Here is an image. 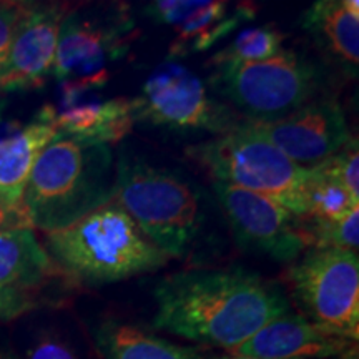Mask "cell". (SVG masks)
Returning a JSON list of instances; mask_svg holds the SVG:
<instances>
[{
    "label": "cell",
    "mask_w": 359,
    "mask_h": 359,
    "mask_svg": "<svg viewBox=\"0 0 359 359\" xmlns=\"http://www.w3.org/2000/svg\"><path fill=\"white\" fill-rule=\"evenodd\" d=\"M285 42V34L275 25L255 27L246 29L238 37L222 48L210 60V65L217 67L235 65V64H253V62L268 60L280 53Z\"/></svg>",
    "instance_id": "20"
},
{
    "label": "cell",
    "mask_w": 359,
    "mask_h": 359,
    "mask_svg": "<svg viewBox=\"0 0 359 359\" xmlns=\"http://www.w3.org/2000/svg\"><path fill=\"white\" fill-rule=\"evenodd\" d=\"M115 155L107 143L57 132L30 173L19 215L32 230H65L114 201Z\"/></svg>",
    "instance_id": "3"
},
{
    "label": "cell",
    "mask_w": 359,
    "mask_h": 359,
    "mask_svg": "<svg viewBox=\"0 0 359 359\" xmlns=\"http://www.w3.org/2000/svg\"><path fill=\"white\" fill-rule=\"evenodd\" d=\"M303 316L336 336L358 341L359 259L356 251L309 248L288 273Z\"/></svg>",
    "instance_id": "8"
},
{
    "label": "cell",
    "mask_w": 359,
    "mask_h": 359,
    "mask_svg": "<svg viewBox=\"0 0 359 359\" xmlns=\"http://www.w3.org/2000/svg\"><path fill=\"white\" fill-rule=\"evenodd\" d=\"M130 102L135 123L168 132H206L217 137L245 123L243 116L215 97L206 82L183 69L150 77L140 95Z\"/></svg>",
    "instance_id": "9"
},
{
    "label": "cell",
    "mask_w": 359,
    "mask_h": 359,
    "mask_svg": "<svg viewBox=\"0 0 359 359\" xmlns=\"http://www.w3.org/2000/svg\"><path fill=\"white\" fill-rule=\"evenodd\" d=\"M67 13L64 4L25 2L8 58L0 70V92L39 87L52 75Z\"/></svg>",
    "instance_id": "12"
},
{
    "label": "cell",
    "mask_w": 359,
    "mask_h": 359,
    "mask_svg": "<svg viewBox=\"0 0 359 359\" xmlns=\"http://www.w3.org/2000/svg\"><path fill=\"white\" fill-rule=\"evenodd\" d=\"M95 344L102 359H206L196 349L115 320L103 321L97 327Z\"/></svg>",
    "instance_id": "19"
},
{
    "label": "cell",
    "mask_w": 359,
    "mask_h": 359,
    "mask_svg": "<svg viewBox=\"0 0 359 359\" xmlns=\"http://www.w3.org/2000/svg\"><path fill=\"white\" fill-rule=\"evenodd\" d=\"M154 296L156 330L228 353L290 311L276 283L241 266L183 269L161 278Z\"/></svg>",
    "instance_id": "1"
},
{
    "label": "cell",
    "mask_w": 359,
    "mask_h": 359,
    "mask_svg": "<svg viewBox=\"0 0 359 359\" xmlns=\"http://www.w3.org/2000/svg\"><path fill=\"white\" fill-rule=\"evenodd\" d=\"M114 201L168 258H190L210 241V206L195 182L122 147Z\"/></svg>",
    "instance_id": "2"
},
{
    "label": "cell",
    "mask_w": 359,
    "mask_h": 359,
    "mask_svg": "<svg viewBox=\"0 0 359 359\" xmlns=\"http://www.w3.org/2000/svg\"><path fill=\"white\" fill-rule=\"evenodd\" d=\"M302 27L313 43L349 79L359 67V4L358 0H320L302 17Z\"/></svg>",
    "instance_id": "14"
},
{
    "label": "cell",
    "mask_w": 359,
    "mask_h": 359,
    "mask_svg": "<svg viewBox=\"0 0 359 359\" xmlns=\"http://www.w3.org/2000/svg\"><path fill=\"white\" fill-rule=\"evenodd\" d=\"M311 248H338L356 251L359 245V208L334 223H314L308 218Z\"/></svg>",
    "instance_id": "22"
},
{
    "label": "cell",
    "mask_w": 359,
    "mask_h": 359,
    "mask_svg": "<svg viewBox=\"0 0 359 359\" xmlns=\"http://www.w3.org/2000/svg\"><path fill=\"white\" fill-rule=\"evenodd\" d=\"M314 168L316 177L308 188V212L303 218L314 223H334L359 208V200L353 198L346 188L323 175L318 165H314Z\"/></svg>",
    "instance_id": "21"
},
{
    "label": "cell",
    "mask_w": 359,
    "mask_h": 359,
    "mask_svg": "<svg viewBox=\"0 0 359 359\" xmlns=\"http://www.w3.org/2000/svg\"><path fill=\"white\" fill-rule=\"evenodd\" d=\"M135 34L125 6L69 11L60 27L52 75L70 97L107 82V65L128 52Z\"/></svg>",
    "instance_id": "7"
},
{
    "label": "cell",
    "mask_w": 359,
    "mask_h": 359,
    "mask_svg": "<svg viewBox=\"0 0 359 359\" xmlns=\"http://www.w3.org/2000/svg\"><path fill=\"white\" fill-rule=\"evenodd\" d=\"M354 343L321 330L303 314L286 311L230 353L257 359H331L351 356Z\"/></svg>",
    "instance_id": "13"
},
{
    "label": "cell",
    "mask_w": 359,
    "mask_h": 359,
    "mask_svg": "<svg viewBox=\"0 0 359 359\" xmlns=\"http://www.w3.org/2000/svg\"><path fill=\"white\" fill-rule=\"evenodd\" d=\"M250 17H253L251 7L243 6L230 12L226 2H191L185 15L172 27L177 35L170 47V57L208 50Z\"/></svg>",
    "instance_id": "17"
},
{
    "label": "cell",
    "mask_w": 359,
    "mask_h": 359,
    "mask_svg": "<svg viewBox=\"0 0 359 359\" xmlns=\"http://www.w3.org/2000/svg\"><path fill=\"white\" fill-rule=\"evenodd\" d=\"M208 83L246 122L283 118L326 93L321 67L290 48L268 60L217 67Z\"/></svg>",
    "instance_id": "6"
},
{
    "label": "cell",
    "mask_w": 359,
    "mask_h": 359,
    "mask_svg": "<svg viewBox=\"0 0 359 359\" xmlns=\"http://www.w3.org/2000/svg\"><path fill=\"white\" fill-rule=\"evenodd\" d=\"M212 359H257V358H246V356H233V354H230V356H219V358H212Z\"/></svg>",
    "instance_id": "28"
},
{
    "label": "cell",
    "mask_w": 359,
    "mask_h": 359,
    "mask_svg": "<svg viewBox=\"0 0 359 359\" xmlns=\"http://www.w3.org/2000/svg\"><path fill=\"white\" fill-rule=\"evenodd\" d=\"M52 266L32 228L17 223L0 230V288L27 291L43 281Z\"/></svg>",
    "instance_id": "18"
},
{
    "label": "cell",
    "mask_w": 359,
    "mask_h": 359,
    "mask_svg": "<svg viewBox=\"0 0 359 359\" xmlns=\"http://www.w3.org/2000/svg\"><path fill=\"white\" fill-rule=\"evenodd\" d=\"M0 359H12V358H11V356H7L6 353H2V351H0Z\"/></svg>",
    "instance_id": "29"
},
{
    "label": "cell",
    "mask_w": 359,
    "mask_h": 359,
    "mask_svg": "<svg viewBox=\"0 0 359 359\" xmlns=\"http://www.w3.org/2000/svg\"><path fill=\"white\" fill-rule=\"evenodd\" d=\"M248 123L290 160L306 168L338 154L353 138L343 107L326 93L283 118Z\"/></svg>",
    "instance_id": "11"
},
{
    "label": "cell",
    "mask_w": 359,
    "mask_h": 359,
    "mask_svg": "<svg viewBox=\"0 0 359 359\" xmlns=\"http://www.w3.org/2000/svg\"><path fill=\"white\" fill-rule=\"evenodd\" d=\"M25 359H77L64 341L43 336L27 351Z\"/></svg>",
    "instance_id": "26"
},
{
    "label": "cell",
    "mask_w": 359,
    "mask_h": 359,
    "mask_svg": "<svg viewBox=\"0 0 359 359\" xmlns=\"http://www.w3.org/2000/svg\"><path fill=\"white\" fill-rule=\"evenodd\" d=\"M213 193L243 250L290 263L311 248L306 219L276 201L222 182H213Z\"/></svg>",
    "instance_id": "10"
},
{
    "label": "cell",
    "mask_w": 359,
    "mask_h": 359,
    "mask_svg": "<svg viewBox=\"0 0 359 359\" xmlns=\"http://www.w3.org/2000/svg\"><path fill=\"white\" fill-rule=\"evenodd\" d=\"M17 223H24V219L20 218L19 212H8V210L0 208V230L6 226H11V224H17Z\"/></svg>",
    "instance_id": "27"
},
{
    "label": "cell",
    "mask_w": 359,
    "mask_h": 359,
    "mask_svg": "<svg viewBox=\"0 0 359 359\" xmlns=\"http://www.w3.org/2000/svg\"><path fill=\"white\" fill-rule=\"evenodd\" d=\"M35 306L32 296L24 290L0 288V320L19 318Z\"/></svg>",
    "instance_id": "25"
},
{
    "label": "cell",
    "mask_w": 359,
    "mask_h": 359,
    "mask_svg": "<svg viewBox=\"0 0 359 359\" xmlns=\"http://www.w3.org/2000/svg\"><path fill=\"white\" fill-rule=\"evenodd\" d=\"M57 130L40 110L35 120L0 138V208L19 212L30 173Z\"/></svg>",
    "instance_id": "15"
},
{
    "label": "cell",
    "mask_w": 359,
    "mask_h": 359,
    "mask_svg": "<svg viewBox=\"0 0 359 359\" xmlns=\"http://www.w3.org/2000/svg\"><path fill=\"white\" fill-rule=\"evenodd\" d=\"M25 2H6L0 0V70L6 65L17 27L24 13Z\"/></svg>",
    "instance_id": "24"
},
{
    "label": "cell",
    "mask_w": 359,
    "mask_h": 359,
    "mask_svg": "<svg viewBox=\"0 0 359 359\" xmlns=\"http://www.w3.org/2000/svg\"><path fill=\"white\" fill-rule=\"evenodd\" d=\"M47 253L62 271L88 285H105L156 271L168 257L115 201L65 230L47 235Z\"/></svg>",
    "instance_id": "4"
},
{
    "label": "cell",
    "mask_w": 359,
    "mask_h": 359,
    "mask_svg": "<svg viewBox=\"0 0 359 359\" xmlns=\"http://www.w3.org/2000/svg\"><path fill=\"white\" fill-rule=\"evenodd\" d=\"M185 154L201 165L213 182L258 193L296 217H306L308 188L316 168L294 163L246 120L231 132L188 145Z\"/></svg>",
    "instance_id": "5"
},
{
    "label": "cell",
    "mask_w": 359,
    "mask_h": 359,
    "mask_svg": "<svg viewBox=\"0 0 359 359\" xmlns=\"http://www.w3.org/2000/svg\"><path fill=\"white\" fill-rule=\"evenodd\" d=\"M42 110L57 132L93 143L110 145L120 142L132 132L135 125L130 98H111L83 105L74 103L64 110L45 105Z\"/></svg>",
    "instance_id": "16"
},
{
    "label": "cell",
    "mask_w": 359,
    "mask_h": 359,
    "mask_svg": "<svg viewBox=\"0 0 359 359\" xmlns=\"http://www.w3.org/2000/svg\"><path fill=\"white\" fill-rule=\"evenodd\" d=\"M320 172L334 180L359 200V147L356 138H351L338 154L318 165Z\"/></svg>",
    "instance_id": "23"
}]
</instances>
